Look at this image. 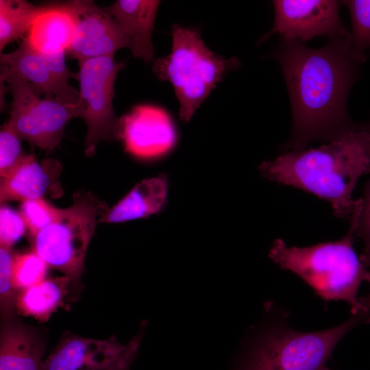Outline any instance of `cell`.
Segmentation results:
<instances>
[{"mask_svg": "<svg viewBox=\"0 0 370 370\" xmlns=\"http://www.w3.org/2000/svg\"><path fill=\"white\" fill-rule=\"evenodd\" d=\"M273 56L280 64L292 112L291 135L283 149L330 142L358 125L347 106L362 64L352 52L350 34L330 38L317 49L282 37Z\"/></svg>", "mask_w": 370, "mask_h": 370, "instance_id": "cell-1", "label": "cell"}, {"mask_svg": "<svg viewBox=\"0 0 370 370\" xmlns=\"http://www.w3.org/2000/svg\"><path fill=\"white\" fill-rule=\"evenodd\" d=\"M266 179L328 202L333 214L350 219L359 179L370 173V121L318 147L288 151L258 167Z\"/></svg>", "mask_w": 370, "mask_h": 370, "instance_id": "cell-2", "label": "cell"}, {"mask_svg": "<svg viewBox=\"0 0 370 370\" xmlns=\"http://www.w3.org/2000/svg\"><path fill=\"white\" fill-rule=\"evenodd\" d=\"M362 201V197L357 199L349 230L339 240L299 247H288L278 238L269 251V257L280 268L299 277L322 299L347 302L352 314L361 310L357 297L361 283L370 282V271L353 247Z\"/></svg>", "mask_w": 370, "mask_h": 370, "instance_id": "cell-3", "label": "cell"}, {"mask_svg": "<svg viewBox=\"0 0 370 370\" xmlns=\"http://www.w3.org/2000/svg\"><path fill=\"white\" fill-rule=\"evenodd\" d=\"M240 66L236 57L225 58L212 51L198 30L175 24L171 51L153 62V71L172 85L180 118L188 123L223 76Z\"/></svg>", "mask_w": 370, "mask_h": 370, "instance_id": "cell-4", "label": "cell"}, {"mask_svg": "<svg viewBox=\"0 0 370 370\" xmlns=\"http://www.w3.org/2000/svg\"><path fill=\"white\" fill-rule=\"evenodd\" d=\"M107 206L90 193H76L73 203L60 208L56 219L31 237L33 250L49 267L80 286L87 249Z\"/></svg>", "mask_w": 370, "mask_h": 370, "instance_id": "cell-5", "label": "cell"}, {"mask_svg": "<svg viewBox=\"0 0 370 370\" xmlns=\"http://www.w3.org/2000/svg\"><path fill=\"white\" fill-rule=\"evenodd\" d=\"M364 322L361 313L343 323L313 332L275 328L266 332L244 358L238 370H317L353 328Z\"/></svg>", "mask_w": 370, "mask_h": 370, "instance_id": "cell-6", "label": "cell"}, {"mask_svg": "<svg viewBox=\"0 0 370 370\" xmlns=\"http://www.w3.org/2000/svg\"><path fill=\"white\" fill-rule=\"evenodd\" d=\"M12 97L6 122L21 139L40 149L53 151L60 144L69 121L75 117L74 107L59 101L16 74L1 69V83Z\"/></svg>", "mask_w": 370, "mask_h": 370, "instance_id": "cell-7", "label": "cell"}, {"mask_svg": "<svg viewBox=\"0 0 370 370\" xmlns=\"http://www.w3.org/2000/svg\"><path fill=\"white\" fill-rule=\"evenodd\" d=\"M123 67L124 63L116 62L114 56L79 62V100L74 112L75 117L82 119L87 126L84 140L87 156L95 153L99 142L119 139L120 122L114 110L113 99L114 82Z\"/></svg>", "mask_w": 370, "mask_h": 370, "instance_id": "cell-8", "label": "cell"}, {"mask_svg": "<svg viewBox=\"0 0 370 370\" xmlns=\"http://www.w3.org/2000/svg\"><path fill=\"white\" fill-rule=\"evenodd\" d=\"M141 336L127 344L114 336L106 340L69 334L43 361L41 370H126L138 352Z\"/></svg>", "mask_w": 370, "mask_h": 370, "instance_id": "cell-9", "label": "cell"}, {"mask_svg": "<svg viewBox=\"0 0 370 370\" xmlns=\"http://www.w3.org/2000/svg\"><path fill=\"white\" fill-rule=\"evenodd\" d=\"M275 19L271 29L258 41V45L275 34L283 38L306 42L316 36L330 38L350 34L339 14L341 3L333 0L273 1Z\"/></svg>", "mask_w": 370, "mask_h": 370, "instance_id": "cell-10", "label": "cell"}, {"mask_svg": "<svg viewBox=\"0 0 370 370\" xmlns=\"http://www.w3.org/2000/svg\"><path fill=\"white\" fill-rule=\"evenodd\" d=\"M66 54L38 53L22 39L14 51L1 53V69L52 92L61 102L74 107L79 100V90L69 84V79H77V73L67 68Z\"/></svg>", "mask_w": 370, "mask_h": 370, "instance_id": "cell-11", "label": "cell"}, {"mask_svg": "<svg viewBox=\"0 0 370 370\" xmlns=\"http://www.w3.org/2000/svg\"><path fill=\"white\" fill-rule=\"evenodd\" d=\"M76 25L68 54L78 62L114 56L130 47L126 36L115 19L92 1L73 0Z\"/></svg>", "mask_w": 370, "mask_h": 370, "instance_id": "cell-12", "label": "cell"}, {"mask_svg": "<svg viewBox=\"0 0 370 370\" xmlns=\"http://www.w3.org/2000/svg\"><path fill=\"white\" fill-rule=\"evenodd\" d=\"M119 140L131 155L143 159L160 156L173 146L174 125L167 113L158 107L140 105L119 118Z\"/></svg>", "mask_w": 370, "mask_h": 370, "instance_id": "cell-13", "label": "cell"}, {"mask_svg": "<svg viewBox=\"0 0 370 370\" xmlns=\"http://www.w3.org/2000/svg\"><path fill=\"white\" fill-rule=\"evenodd\" d=\"M76 25L72 1L40 5V9L23 38L42 54L66 53L74 36Z\"/></svg>", "mask_w": 370, "mask_h": 370, "instance_id": "cell-14", "label": "cell"}, {"mask_svg": "<svg viewBox=\"0 0 370 370\" xmlns=\"http://www.w3.org/2000/svg\"><path fill=\"white\" fill-rule=\"evenodd\" d=\"M60 168L54 160L39 163L33 155H25L9 175L1 179V203L13 200L23 202L56 192Z\"/></svg>", "mask_w": 370, "mask_h": 370, "instance_id": "cell-15", "label": "cell"}, {"mask_svg": "<svg viewBox=\"0 0 370 370\" xmlns=\"http://www.w3.org/2000/svg\"><path fill=\"white\" fill-rule=\"evenodd\" d=\"M47 340L40 330L15 317L0 332V370H41Z\"/></svg>", "mask_w": 370, "mask_h": 370, "instance_id": "cell-16", "label": "cell"}, {"mask_svg": "<svg viewBox=\"0 0 370 370\" xmlns=\"http://www.w3.org/2000/svg\"><path fill=\"white\" fill-rule=\"evenodd\" d=\"M160 1L117 0L104 8L116 21L136 58L149 63L154 60L152 33Z\"/></svg>", "mask_w": 370, "mask_h": 370, "instance_id": "cell-17", "label": "cell"}, {"mask_svg": "<svg viewBox=\"0 0 370 370\" xmlns=\"http://www.w3.org/2000/svg\"><path fill=\"white\" fill-rule=\"evenodd\" d=\"M168 177L161 174L137 184L99 222L115 223L147 217L160 212L168 195Z\"/></svg>", "mask_w": 370, "mask_h": 370, "instance_id": "cell-18", "label": "cell"}, {"mask_svg": "<svg viewBox=\"0 0 370 370\" xmlns=\"http://www.w3.org/2000/svg\"><path fill=\"white\" fill-rule=\"evenodd\" d=\"M71 280L66 276L45 278L40 282L19 291L16 311L40 322L49 320L62 306L70 288Z\"/></svg>", "mask_w": 370, "mask_h": 370, "instance_id": "cell-19", "label": "cell"}, {"mask_svg": "<svg viewBox=\"0 0 370 370\" xmlns=\"http://www.w3.org/2000/svg\"><path fill=\"white\" fill-rule=\"evenodd\" d=\"M40 5L25 0H0V51L23 39L38 14Z\"/></svg>", "mask_w": 370, "mask_h": 370, "instance_id": "cell-20", "label": "cell"}, {"mask_svg": "<svg viewBox=\"0 0 370 370\" xmlns=\"http://www.w3.org/2000/svg\"><path fill=\"white\" fill-rule=\"evenodd\" d=\"M349 10L352 21V52L360 63L370 56V1H343Z\"/></svg>", "mask_w": 370, "mask_h": 370, "instance_id": "cell-21", "label": "cell"}, {"mask_svg": "<svg viewBox=\"0 0 370 370\" xmlns=\"http://www.w3.org/2000/svg\"><path fill=\"white\" fill-rule=\"evenodd\" d=\"M49 266L34 250L14 254L12 262V280L21 291L46 278Z\"/></svg>", "mask_w": 370, "mask_h": 370, "instance_id": "cell-22", "label": "cell"}, {"mask_svg": "<svg viewBox=\"0 0 370 370\" xmlns=\"http://www.w3.org/2000/svg\"><path fill=\"white\" fill-rule=\"evenodd\" d=\"M14 253L12 248L0 247V312L3 322L15 317L19 291L12 280Z\"/></svg>", "mask_w": 370, "mask_h": 370, "instance_id": "cell-23", "label": "cell"}, {"mask_svg": "<svg viewBox=\"0 0 370 370\" xmlns=\"http://www.w3.org/2000/svg\"><path fill=\"white\" fill-rule=\"evenodd\" d=\"M60 208H57L43 198L25 201L21 205L20 213L31 237L49 225L58 217Z\"/></svg>", "mask_w": 370, "mask_h": 370, "instance_id": "cell-24", "label": "cell"}, {"mask_svg": "<svg viewBox=\"0 0 370 370\" xmlns=\"http://www.w3.org/2000/svg\"><path fill=\"white\" fill-rule=\"evenodd\" d=\"M21 139L5 123L0 132L1 179L9 175L25 156L22 150Z\"/></svg>", "mask_w": 370, "mask_h": 370, "instance_id": "cell-25", "label": "cell"}, {"mask_svg": "<svg viewBox=\"0 0 370 370\" xmlns=\"http://www.w3.org/2000/svg\"><path fill=\"white\" fill-rule=\"evenodd\" d=\"M26 223L20 212L1 205L0 208V245L12 248L25 233Z\"/></svg>", "mask_w": 370, "mask_h": 370, "instance_id": "cell-26", "label": "cell"}, {"mask_svg": "<svg viewBox=\"0 0 370 370\" xmlns=\"http://www.w3.org/2000/svg\"><path fill=\"white\" fill-rule=\"evenodd\" d=\"M362 206L357 219L355 236L365 244L364 251H370V180L365 185Z\"/></svg>", "mask_w": 370, "mask_h": 370, "instance_id": "cell-27", "label": "cell"}, {"mask_svg": "<svg viewBox=\"0 0 370 370\" xmlns=\"http://www.w3.org/2000/svg\"><path fill=\"white\" fill-rule=\"evenodd\" d=\"M360 259L370 271V251H364L360 255ZM359 301L361 306L360 313L364 317L363 323H370V291L367 296L360 297Z\"/></svg>", "mask_w": 370, "mask_h": 370, "instance_id": "cell-28", "label": "cell"}, {"mask_svg": "<svg viewBox=\"0 0 370 370\" xmlns=\"http://www.w3.org/2000/svg\"><path fill=\"white\" fill-rule=\"evenodd\" d=\"M317 370H333V369H330L328 367H327L325 365H323L320 366Z\"/></svg>", "mask_w": 370, "mask_h": 370, "instance_id": "cell-29", "label": "cell"}, {"mask_svg": "<svg viewBox=\"0 0 370 370\" xmlns=\"http://www.w3.org/2000/svg\"><path fill=\"white\" fill-rule=\"evenodd\" d=\"M126 370H130V369H126Z\"/></svg>", "mask_w": 370, "mask_h": 370, "instance_id": "cell-30", "label": "cell"}]
</instances>
